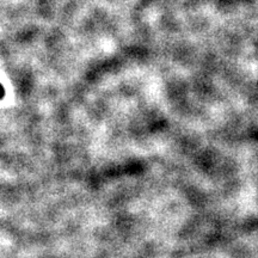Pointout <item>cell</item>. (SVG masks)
Wrapping results in <instances>:
<instances>
[{
  "label": "cell",
  "mask_w": 258,
  "mask_h": 258,
  "mask_svg": "<svg viewBox=\"0 0 258 258\" xmlns=\"http://www.w3.org/2000/svg\"><path fill=\"white\" fill-rule=\"evenodd\" d=\"M4 96H5V90H4V86H3L2 84H0V99L4 98Z\"/></svg>",
  "instance_id": "cell-1"
}]
</instances>
